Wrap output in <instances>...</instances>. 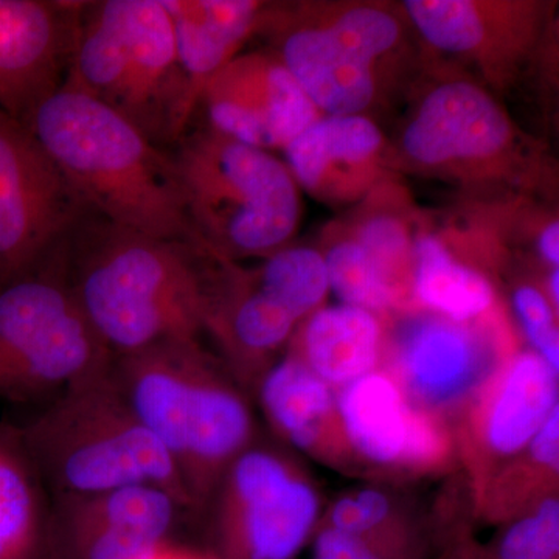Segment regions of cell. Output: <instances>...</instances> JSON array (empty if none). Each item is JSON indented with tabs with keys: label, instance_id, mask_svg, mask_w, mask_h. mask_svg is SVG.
I'll list each match as a JSON object with an SVG mask.
<instances>
[{
	"label": "cell",
	"instance_id": "obj_1",
	"mask_svg": "<svg viewBox=\"0 0 559 559\" xmlns=\"http://www.w3.org/2000/svg\"><path fill=\"white\" fill-rule=\"evenodd\" d=\"M259 32L323 116L371 117L426 61L401 3H266Z\"/></svg>",
	"mask_w": 559,
	"mask_h": 559
},
{
	"label": "cell",
	"instance_id": "obj_2",
	"mask_svg": "<svg viewBox=\"0 0 559 559\" xmlns=\"http://www.w3.org/2000/svg\"><path fill=\"white\" fill-rule=\"evenodd\" d=\"M31 131L110 226L194 246L173 159L116 109L66 83L32 110Z\"/></svg>",
	"mask_w": 559,
	"mask_h": 559
},
{
	"label": "cell",
	"instance_id": "obj_3",
	"mask_svg": "<svg viewBox=\"0 0 559 559\" xmlns=\"http://www.w3.org/2000/svg\"><path fill=\"white\" fill-rule=\"evenodd\" d=\"M392 145L393 171L476 194L543 193L551 168L499 95L443 62L426 61Z\"/></svg>",
	"mask_w": 559,
	"mask_h": 559
},
{
	"label": "cell",
	"instance_id": "obj_4",
	"mask_svg": "<svg viewBox=\"0 0 559 559\" xmlns=\"http://www.w3.org/2000/svg\"><path fill=\"white\" fill-rule=\"evenodd\" d=\"M120 392L167 450L191 507L212 498L224 473L249 448L252 418L240 393L197 340H173L112 362Z\"/></svg>",
	"mask_w": 559,
	"mask_h": 559
},
{
	"label": "cell",
	"instance_id": "obj_5",
	"mask_svg": "<svg viewBox=\"0 0 559 559\" xmlns=\"http://www.w3.org/2000/svg\"><path fill=\"white\" fill-rule=\"evenodd\" d=\"M194 248L210 259H266L299 229L300 189L271 151L209 130L173 157Z\"/></svg>",
	"mask_w": 559,
	"mask_h": 559
},
{
	"label": "cell",
	"instance_id": "obj_6",
	"mask_svg": "<svg viewBox=\"0 0 559 559\" xmlns=\"http://www.w3.org/2000/svg\"><path fill=\"white\" fill-rule=\"evenodd\" d=\"M25 444L60 495L154 485L191 507L178 469L120 392L112 367L66 389L32 423Z\"/></svg>",
	"mask_w": 559,
	"mask_h": 559
},
{
	"label": "cell",
	"instance_id": "obj_7",
	"mask_svg": "<svg viewBox=\"0 0 559 559\" xmlns=\"http://www.w3.org/2000/svg\"><path fill=\"white\" fill-rule=\"evenodd\" d=\"M72 290L106 347L120 356L204 331V275L183 242L110 226Z\"/></svg>",
	"mask_w": 559,
	"mask_h": 559
},
{
	"label": "cell",
	"instance_id": "obj_8",
	"mask_svg": "<svg viewBox=\"0 0 559 559\" xmlns=\"http://www.w3.org/2000/svg\"><path fill=\"white\" fill-rule=\"evenodd\" d=\"M110 353L61 283L25 278L0 290V389L11 395L64 392L108 371Z\"/></svg>",
	"mask_w": 559,
	"mask_h": 559
},
{
	"label": "cell",
	"instance_id": "obj_9",
	"mask_svg": "<svg viewBox=\"0 0 559 559\" xmlns=\"http://www.w3.org/2000/svg\"><path fill=\"white\" fill-rule=\"evenodd\" d=\"M401 7L428 55L496 95L539 57L555 9L539 0H406Z\"/></svg>",
	"mask_w": 559,
	"mask_h": 559
},
{
	"label": "cell",
	"instance_id": "obj_10",
	"mask_svg": "<svg viewBox=\"0 0 559 559\" xmlns=\"http://www.w3.org/2000/svg\"><path fill=\"white\" fill-rule=\"evenodd\" d=\"M215 491L218 559H296L318 528V492L275 452L248 448Z\"/></svg>",
	"mask_w": 559,
	"mask_h": 559
},
{
	"label": "cell",
	"instance_id": "obj_11",
	"mask_svg": "<svg viewBox=\"0 0 559 559\" xmlns=\"http://www.w3.org/2000/svg\"><path fill=\"white\" fill-rule=\"evenodd\" d=\"M180 507L154 485L60 495L47 524L49 559H150L168 543Z\"/></svg>",
	"mask_w": 559,
	"mask_h": 559
},
{
	"label": "cell",
	"instance_id": "obj_12",
	"mask_svg": "<svg viewBox=\"0 0 559 559\" xmlns=\"http://www.w3.org/2000/svg\"><path fill=\"white\" fill-rule=\"evenodd\" d=\"M76 201L32 131L0 117V271L38 259L72 219Z\"/></svg>",
	"mask_w": 559,
	"mask_h": 559
},
{
	"label": "cell",
	"instance_id": "obj_13",
	"mask_svg": "<svg viewBox=\"0 0 559 559\" xmlns=\"http://www.w3.org/2000/svg\"><path fill=\"white\" fill-rule=\"evenodd\" d=\"M201 105L210 130L271 153L323 116L270 50L235 57L210 81Z\"/></svg>",
	"mask_w": 559,
	"mask_h": 559
},
{
	"label": "cell",
	"instance_id": "obj_14",
	"mask_svg": "<svg viewBox=\"0 0 559 559\" xmlns=\"http://www.w3.org/2000/svg\"><path fill=\"white\" fill-rule=\"evenodd\" d=\"M479 325L426 314L404 323L393 347L392 374L407 399L436 415L471 403L507 358Z\"/></svg>",
	"mask_w": 559,
	"mask_h": 559
},
{
	"label": "cell",
	"instance_id": "obj_15",
	"mask_svg": "<svg viewBox=\"0 0 559 559\" xmlns=\"http://www.w3.org/2000/svg\"><path fill=\"white\" fill-rule=\"evenodd\" d=\"M337 417L345 447L385 468H441L451 441L441 418L415 406L388 371H371L340 389Z\"/></svg>",
	"mask_w": 559,
	"mask_h": 559
},
{
	"label": "cell",
	"instance_id": "obj_16",
	"mask_svg": "<svg viewBox=\"0 0 559 559\" xmlns=\"http://www.w3.org/2000/svg\"><path fill=\"white\" fill-rule=\"evenodd\" d=\"M466 451L479 491L558 407V373L535 352L510 355L468 404Z\"/></svg>",
	"mask_w": 559,
	"mask_h": 559
},
{
	"label": "cell",
	"instance_id": "obj_17",
	"mask_svg": "<svg viewBox=\"0 0 559 559\" xmlns=\"http://www.w3.org/2000/svg\"><path fill=\"white\" fill-rule=\"evenodd\" d=\"M124 51L116 109L153 143L190 123L178 46L164 0H123Z\"/></svg>",
	"mask_w": 559,
	"mask_h": 559
},
{
	"label": "cell",
	"instance_id": "obj_18",
	"mask_svg": "<svg viewBox=\"0 0 559 559\" xmlns=\"http://www.w3.org/2000/svg\"><path fill=\"white\" fill-rule=\"evenodd\" d=\"M300 191L329 207L358 205L392 180V145L369 116H322L283 150Z\"/></svg>",
	"mask_w": 559,
	"mask_h": 559
},
{
	"label": "cell",
	"instance_id": "obj_19",
	"mask_svg": "<svg viewBox=\"0 0 559 559\" xmlns=\"http://www.w3.org/2000/svg\"><path fill=\"white\" fill-rule=\"evenodd\" d=\"M215 261L219 274L204 277V330L215 336L241 374L261 378L267 358L290 340L300 320L261 288L252 271L231 261Z\"/></svg>",
	"mask_w": 559,
	"mask_h": 559
},
{
	"label": "cell",
	"instance_id": "obj_20",
	"mask_svg": "<svg viewBox=\"0 0 559 559\" xmlns=\"http://www.w3.org/2000/svg\"><path fill=\"white\" fill-rule=\"evenodd\" d=\"M175 28L189 117L210 81L241 53L259 31L266 2L259 0H164Z\"/></svg>",
	"mask_w": 559,
	"mask_h": 559
},
{
	"label": "cell",
	"instance_id": "obj_21",
	"mask_svg": "<svg viewBox=\"0 0 559 559\" xmlns=\"http://www.w3.org/2000/svg\"><path fill=\"white\" fill-rule=\"evenodd\" d=\"M64 17L53 3L0 0V98L31 112L57 90Z\"/></svg>",
	"mask_w": 559,
	"mask_h": 559
},
{
	"label": "cell",
	"instance_id": "obj_22",
	"mask_svg": "<svg viewBox=\"0 0 559 559\" xmlns=\"http://www.w3.org/2000/svg\"><path fill=\"white\" fill-rule=\"evenodd\" d=\"M260 400L272 426L299 450L333 455L345 447L336 395L294 353L261 374Z\"/></svg>",
	"mask_w": 559,
	"mask_h": 559
},
{
	"label": "cell",
	"instance_id": "obj_23",
	"mask_svg": "<svg viewBox=\"0 0 559 559\" xmlns=\"http://www.w3.org/2000/svg\"><path fill=\"white\" fill-rule=\"evenodd\" d=\"M382 352L378 314L362 308L322 307L301 322L294 355L326 384L344 388L377 370Z\"/></svg>",
	"mask_w": 559,
	"mask_h": 559
},
{
	"label": "cell",
	"instance_id": "obj_24",
	"mask_svg": "<svg viewBox=\"0 0 559 559\" xmlns=\"http://www.w3.org/2000/svg\"><path fill=\"white\" fill-rule=\"evenodd\" d=\"M412 301L460 323L488 318L496 305L491 280L471 266L443 238L419 231L412 264Z\"/></svg>",
	"mask_w": 559,
	"mask_h": 559
},
{
	"label": "cell",
	"instance_id": "obj_25",
	"mask_svg": "<svg viewBox=\"0 0 559 559\" xmlns=\"http://www.w3.org/2000/svg\"><path fill=\"white\" fill-rule=\"evenodd\" d=\"M355 207L341 229L369 253L401 300L412 301V264L419 231L403 189L389 180Z\"/></svg>",
	"mask_w": 559,
	"mask_h": 559
},
{
	"label": "cell",
	"instance_id": "obj_26",
	"mask_svg": "<svg viewBox=\"0 0 559 559\" xmlns=\"http://www.w3.org/2000/svg\"><path fill=\"white\" fill-rule=\"evenodd\" d=\"M47 524L31 466L0 443V559H49Z\"/></svg>",
	"mask_w": 559,
	"mask_h": 559
},
{
	"label": "cell",
	"instance_id": "obj_27",
	"mask_svg": "<svg viewBox=\"0 0 559 559\" xmlns=\"http://www.w3.org/2000/svg\"><path fill=\"white\" fill-rule=\"evenodd\" d=\"M559 469V406L516 459L507 463L479 491L489 521H510L544 489L554 487Z\"/></svg>",
	"mask_w": 559,
	"mask_h": 559
},
{
	"label": "cell",
	"instance_id": "obj_28",
	"mask_svg": "<svg viewBox=\"0 0 559 559\" xmlns=\"http://www.w3.org/2000/svg\"><path fill=\"white\" fill-rule=\"evenodd\" d=\"M319 250L325 261L330 290L336 294L341 305L374 314L404 305L369 253L340 226L331 227Z\"/></svg>",
	"mask_w": 559,
	"mask_h": 559
},
{
	"label": "cell",
	"instance_id": "obj_29",
	"mask_svg": "<svg viewBox=\"0 0 559 559\" xmlns=\"http://www.w3.org/2000/svg\"><path fill=\"white\" fill-rule=\"evenodd\" d=\"M252 274L300 323L322 308L330 293L325 261L320 250L310 246H286L266 257Z\"/></svg>",
	"mask_w": 559,
	"mask_h": 559
},
{
	"label": "cell",
	"instance_id": "obj_30",
	"mask_svg": "<svg viewBox=\"0 0 559 559\" xmlns=\"http://www.w3.org/2000/svg\"><path fill=\"white\" fill-rule=\"evenodd\" d=\"M485 559H559V502L550 495L507 521Z\"/></svg>",
	"mask_w": 559,
	"mask_h": 559
},
{
	"label": "cell",
	"instance_id": "obj_31",
	"mask_svg": "<svg viewBox=\"0 0 559 559\" xmlns=\"http://www.w3.org/2000/svg\"><path fill=\"white\" fill-rule=\"evenodd\" d=\"M513 307L522 330L535 352L555 373L559 371V333L557 310L546 293L533 285H522L513 293Z\"/></svg>",
	"mask_w": 559,
	"mask_h": 559
},
{
	"label": "cell",
	"instance_id": "obj_32",
	"mask_svg": "<svg viewBox=\"0 0 559 559\" xmlns=\"http://www.w3.org/2000/svg\"><path fill=\"white\" fill-rule=\"evenodd\" d=\"M311 539L312 559H419L326 525H319Z\"/></svg>",
	"mask_w": 559,
	"mask_h": 559
},
{
	"label": "cell",
	"instance_id": "obj_33",
	"mask_svg": "<svg viewBox=\"0 0 559 559\" xmlns=\"http://www.w3.org/2000/svg\"><path fill=\"white\" fill-rule=\"evenodd\" d=\"M535 248L543 263L550 270L559 266V221L550 218L539 227L535 237Z\"/></svg>",
	"mask_w": 559,
	"mask_h": 559
},
{
	"label": "cell",
	"instance_id": "obj_34",
	"mask_svg": "<svg viewBox=\"0 0 559 559\" xmlns=\"http://www.w3.org/2000/svg\"><path fill=\"white\" fill-rule=\"evenodd\" d=\"M150 559H218L215 555L201 554V551L182 549V547L164 544Z\"/></svg>",
	"mask_w": 559,
	"mask_h": 559
},
{
	"label": "cell",
	"instance_id": "obj_35",
	"mask_svg": "<svg viewBox=\"0 0 559 559\" xmlns=\"http://www.w3.org/2000/svg\"><path fill=\"white\" fill-rule=\"evenodd\" d=\"M559 270L558 267H554L550 270L549 277H547V286H546V296L547 299L550 300V304L554 305L555 310L558 311L559 308Z\"/></svg>",
	"mask_w": 559,
	"mask_h": 559
},
{
	"label": "cell",
	"instance_id": "obj_36",
	"mask_svg": "<svg viewBox=\"0 0 559 559\" xmlns=\"http://www.w3.org/2000/svg\"><path fill=\"white\" fill-rule=\"evenodd\" d=\"M440 559H457V551H455L454 544H452L450 550H448L447 554H444Z\"/></svg>",
	"mask_w": 559,
	"mask_h": 559
}]
</instances>
